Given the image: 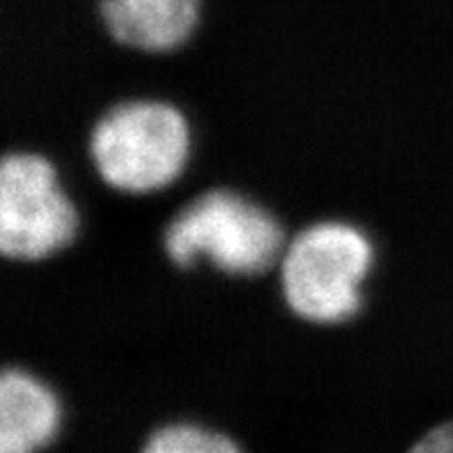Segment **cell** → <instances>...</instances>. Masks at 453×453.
<instances>
[{
  "instance_id": "6da1fadb",
  "label": "cell",
  "mask_w": 453,
  "mask_h": 453,
  "mask_svg": "<svg viewBox=\"0 0 453 453\" xmlns=\"http://www.w3.org/2000/svg\"><path fill=\"white\" fill-rule=\"evenodd\" d=\"M375 250L358 226L326 220L285 245L280 282L289 311L312 324H340L361 311V287Z\"/></svg>"
},
{
  "instance_id": "7a4b0ae2",
  "label": "cell",
  "mask_w": 453,
  "mask_h": 453,
  "mask_svg": "<svg viewBox=\"0 0 453 453\" xmlns=\"http://www.w3.org/2000/svg\"><path fill=\"white\" fill-rule=\"evenodd\" d=\"M188 156V120L167 102H123L109 109L90 134V157L100 179L127 195H149L172 185Z\"/></svg>"
},
{
  "instance_id": "3957f363",
  "label": "cell",
  "mask_w": 453,
  "mask_h": 453,
  "mask_svg": "<svg viewBox=\"0 0 453 453\" xmlns=\"http://www.w3.org/2000/svg\"><path fill=\"white\" fill-rule=\"evenodd\" d=\"M165 250L180 269L209 259L229 275H259L285 252V234L273 215L232 190L192 199L165 229Z\"/></svg>"
},
{
  "instance_id": "277c9868",
  "label": "cell",
  "mask_w": 453,
  "mask_h": 453,
  "mask_svg": "<svg viewBox=\"0 0 453 453\" xmlns=\"http://www.w3.org/2000/svg\"><path fill=\"white\" fill-rule=\"evenodd\" d=\"M79 215L54 165L35 153H10L0 165V250L14 262H40L74 241Z\"/></svg>"
},
{
  "instance_id": "5b68a950",
  "label": "cell",
  "mask_w": 453,
  "mask_h": 453,
  "mask_svg": "<svg viewBox=\"0 0 453 453\" xmlns=\"http://www.w3.org/2000/svg\"><path fill=\"white\" fill-rule=\"evenodd\" d=\"M100 17L123 47L167 54L190 40L202 0H100Z\"/></svg>"
},
{
  "instance_id": "8992f818",
  "label": "cell",
  "mask_w": 453,
  "mask_h": 453,
  "mask_svg": "<svg viewBox=\"0 0 453 453\" xmlns=\"http://www.w3.org/2000/svg\"><path fill=\"white\" fill-rule=\"evenodd\" d=\"M60 400L42 380L21 368L0 377V453H37L56 440Z\"/></svg>"
},
{
  "instance_id": "52a82bcc",
  "label": "cell",
  "mask_w": 453,
  "mask_h": 453,
  "mask_svg": "<svg viewBox=\"0 0 453 453\" xmlns=\"http://www.w3.org/2000/svg\"><path fill=\"white\" fill-rule=\"evenodd\" d=\"M142 453H243L236 441L195 424H172L149 437Z\"/></svg>"
},
{
  "instance_id": "ba28073f",
  "label": "cell",
  "mask_w": 453,
  "mask_h": 453,
  "mask_svg": "<svg viewBox=\"0 0 453 453\" xmlns=\"http://www.w3.org/2000/svg\"><path fill=\"white\" fill-rule=\"evenodd\" d=\"M410 453H453V421H447V424L426 433L410 449Z\"/></svg>"
}]
</instances>
